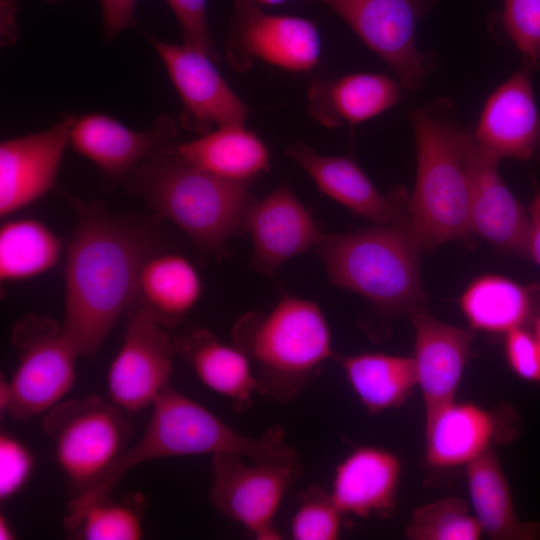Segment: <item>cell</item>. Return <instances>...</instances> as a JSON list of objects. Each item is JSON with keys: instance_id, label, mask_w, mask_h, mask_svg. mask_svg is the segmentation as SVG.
<instances>
[{"instance_id": "7bdbcfd3", "label": "cell", "mask_w": 540, "mask_h": 540, "mask_svg": "<svg viewBox=\"0 0 540 540\" xmlns=\"http://www.w3.org/2000/svg\"><path fill=\"white\" fill-rule=\"evenodd\" d=\"M260 5H266V6H276L280 5L287 0H255Z\"/></svg>"}, {"instance_id": "44dd1931", "label": "cell", "mask_w": 540, "mask_h": 540, "mask_svg": "<svg viewBox=\"0 0 540 540\" xmlns=\"http://www.w3.org/2000/svg\"><path fill=\"white\" fill-rule=\"evenodd\" d=\"M401 462L376 446L354 448L335 468L330 496L341 513L389 518L395 511Z\"/></svg>"}, {"instance_id": "ba28073f", "label": "cell", "mask_w": 540, "mask_h": 540, "mask_svg": "<svg viewBox=\"0 0 540 540\" xmlns=\"http://www.w3.org/2000/svg\"><path fill=\"white\" fill-rule=\"evenodd\" d=\"M11 344L18 363L9 382L1 380L0 410L17 420L41 415L71 390L80 357L62 324L38 314L15 323Z\"/></svg>"}, {"instance_id": "6da1fadb", "label": "cell", "mask_w": 540, "mask_h": 540, "mask_svg": "<svg viewBox=\"0 0 540 540\" xmlns=\"http://www.w3.org/2000/svg\"><path fill=\"white\" fill-rule=\"evenodd\" d=\"M76 214L66 252L62 328L80 357L92 359L125 310L152 241L142 228L108 213L99 201L63 193Z\"/></svg>"}, {"instance_id": "9c48e42d", "label": "cell", "mask_w": 540, "mask_h": 540, "mask_svg": "<svg viewBox=\"0 0 540 540\" xmlns=\"http://www.w3.org/2000/svg\"><path fill=\"white\" fill-rule=\"evenodd\" d=\"M294 1L328 6L389 66L409 92L423 88L437 66L432 53L418 49L416 30L439 0Z\"/></svg>"}, {"instance_id": "d4e9b609", "label": "cell", "mask_w": 540, "mask_h": 540, "mask_svg": "<svg viewBox=\"0 0 540 540\" xmlns=\"http://www.w3.org/2000/svg\"><path fill=\"white\" fill-rule=\"evenodd\" d=\"M459 304L474 331L507 334L530 328L540 312V285H521L505 276L488 274L473 280Z\"/></svg>"}, {"instance_id": "8fae6325", "label": "cell", "mask_w": 540, "mask_h": 540, "mask_svg": "<svg viewBox=\"0 0 540 540\" xmlns=\"http://www.w3.org/2000/svg\"><path fill=\"white\" fill-rule=\"evenodd\" d=\"M316 24L306 18L273 15L255 0H233L225 55L233 70L248 71L254 59L281 69L305 72L320 59Z\"/></svg>"}, {"instance_id": "1f68e13d", "label": "cell", "mask_w": 540, "mask_h": 540, "mask_svg": "<svg viewBox=\"0 0 540 540\" xmlns=\"http://www.w3.org/2000/svg\"><path fill=\"white\" fill-rule=\"evenodd\" d=\"M482 533L467 504L456 497L418 507L405 528L410 540H478Z\"/></svg>"}, {"instance_id": "f35d334b", "label": "cell", "mask_w": 540, "mask_h": 540, "mask_svg": "<svg viewBox=\"0 0 540 540\" xmlns=\"http://www.w3.org/2000/svg\"><path fill=\"white\" fill-rule=\"evenodd\" d=\"M18 12L16 0H0V44L2 47L14 45L19 38Z\"/></svg>"}, {"instance_id": "9a60e30c", "label": "cell", "mask_w": 540, "mask_h": 540, "mask_svg": "<svg viewBox=\"0 0 540 540\" xmlns=\"http://www.w3.org/2000/svg\"><path fill=\"white\" fill-rule=\"evenodd\" d=\"M175 119L162 114L145 130H133L102 113L76 116L70 131L71 147L92 161L112 183L129 178L154 152L174 142Z\"/></svg>"}, {"instance_id": "d6a6232c", "label": "cell", "mask_w": 540, "mask_h": 540, "mask_svg": "<svg viewBox=\"0 0 540 540\" xmlns=\"http://www.w3.org/2000/svg\"><path fill=\"white\" fill-rule=\"evenodd\" d=\"M298 505L290 522L294 540H336L342 530L344 516L330 493L317 485L297 495Z\"/></svg>"}, {"instance_id": "ab89813d", "label": "cell", "mask_w": 540, "mask_h": 540, "mask_svg": "<svg viewBox=\"0 0 540 540\" xmlns=\"http://www.w3.org/2000/svg\"><path fill=\"white\" fill-rule=\"evenodd\" d=\"M528 213L530 218L528 255L540 266V188L537 185Z\"/></svg>"}, {"instance_id": "603a6c76", "label": "cell", "mask_w": 540, "mask_h": 540, "mask_svg": "<svg viewBox=\"0 0 540 540\" xmlns=\"http://www.w3.org/2000/svg\"><path fill=\"white\" fill-rule=\"evenodd\" d=\"M478 150L470 232L504 254L528 255L529 214L501 179L499 160Z\"/></svg>"}, {"instance_id": "ee69618b", "label": "cell", "mask_w": 540, "mask_h": 540, "mask_svg": "<svg viewBox=\"0 0 540 540\" xmlns=\"http://www.w3.org/2000/svg\"><path fill=\"white\" fill-rule=\"evenodd\" d=\"M43 1L46 2V3H48V4L54 5V4L61 3V2H63V1H65V0H43Z\"/></svg>"}, {"instance_id": "e0dca14e", "label": "cell", "mask_w": 540, "mask_h": 540, "mask_svg": "<svg viewBox=\"0 0 540 540\" xmlns=\"http://www.w3.org/2000/svg\"><path fill=\"white\" fill-rule=\"evenodd\" d=\"M530 72L522 67L493 91L473 133L478 147L499 161L540 164V113Z\"/></svg>"}, {"instance_id": "83f0119b", "label": "cell", "mask_w": 540, "mask_h": 540, "mask_svg": "<svg viewBox=\"0 0 540 540\" xmlns=\"http://www.w3.org/2000/svg\"><path fill=\"white\" fill-rule=\"evenodd\" d=\"M200 294V276L188 259L176 253L153 252L141 266L135 304L172 328L184 320Z\"/></svg>"}, {"instance_id": "74e56055", "label": "cell", "mask_w": 540, "mask_h": 540, "mask_svg": "<svg viewBox=\"0 0 540 540\" xmlns=\"http://www.w3.org/2000/svg\"><path fill=\"white\" fill-rule=\"evenodd\" d=\"M137 0H100L103 37L110 43L123 30L135 27Z\"/></svg>"}, {"instance_id": "8992f818", "label": "cell", "mask_w": 540, "mask_h": 540, "mask_svg": "<svg viewBox=\"0 0 540 540\" xmlns=\"http://www.w3.org/2000/svg\"><path fill=\"white\" fill-rule=\"evenodd\" d=\"M232 441L233 431L228 424L169 385L152 404L140 439L127 447L86 491L69 499L66 515L112 496L124 475L137 465L170 457L213 456L226 452Z\"/></svg>"}, {"instance_id": "b9f144b4", "label": "cell", "mask_w": 540, "mask_h": 540, "mask_svg": "<svg viewBox=\"0 0 540 540\" xmlns=\"http://www.w3.org/2000/svg\"><path fill=\"white\" fill-rule=\"evenodd\" d=\"M531 330H532L534 336L536 337V339L538 340V342L540 343V312L538 313V315L534 319V321L532 323V326H531Z\"/></svg>"}, {"instance_id": "e575fe53", "label": "cell", "mask_w": 540, "mask_h": 540, "mask_svg": "<svg viewBox=\"0 0 540 540\" xmlns=\"http://www.w3.org/2000/svg\"><path fill=\"white\" fill-rule=\"evenodd\" d=\"M35 466L31 450L16 437L0 434V500L6 501L29 481Z\"/></svg>"}, {"instance_id": "5b68a950", "label": "cell", "mask_w": 540, "mask_h": 540, "mask_svg": "<svg viewBox=\"0 0 540 540\" xmlns=\"http://www.w3.org/2000/svg\"><path fill=\"white\" fill-rule=\"evenodd\" d=\"M232 340L249 358L258 392L283 403L296 399L335 355L319 306L288 294L269 313L238 318Z\"/></svg>"}, {"instance_id": "4fadbf2b", "label": "cell", "mask_w": 540, "mask_h": 540, "mask_svg": "<svg viewBox=\"0 0 540 540\" xmlns=\"http://www.w3.org/2000/svg\"><path fill=\"white\" fill-rule=\"evenodd\" d=\"M162 60L182 104L180 126L206 134L222 126L245 125L252 110L233 91L203 52L142 32Z\"/></svg>"}, {"instance_id": "7402d4cb", "label": "cell", "mask_w": 540, "mask_h": 540, "mask_svg": "<svg viewBox=\"0 0 540 540\" xmlns=\"http://www.w3.org/2000/svg\"><path fill=\"white\" fill-rule=\"evenodd\" d=\"M401 99V84L382 74L315 78L307 91V111L315 122L335 128L376 117Z\"/></svg>"}, {"instance_id": "30bf717a", "label": "cell", "mask_w": 540, "mask_h": 540, "mask_svg": "<svg viewBox=\"0 0 540 540\" xmlns=\"http://www.w3.org/2000/svg\"><path fill=\"white\" fill-rule=\"evenodd\" d=\"M242 458L234 454L212 457V504L255 539H282L275 517L286 492L303 473L299 457L253 464Z\"/></svg>"}, {"instance_id": "836d02e7", "label": "cell", "mask_w": 540, "mask_h": 540, "mask_svg": "<svg viewBox=\"0 0 540 540\" xmlns=\"http://www.w3.org/2000/svg\"><path fill=\"white\" fill-rule=\"evenodd\" d=\"M497 22L519 51L523 67L540 66V0H503Z\"/></svg>"}, {"instance_id": "7a4b0ae2", "label": "cell", "mask_w": 540, "mask_h": 540, "mask_svg": "<svg viewBox=\"0 0 540 540\" xmlns=\"http://www.w3.org/2000/svg\"><path fill=\"white\" fill-rule=\"evenodd\" d=\"M409 119L417 168L406 214L422 248L431 249L470 233L479 150L449 98L431 100Z\"/></svg>"}, {"instance_id": "277c9868", "label": "cell", "mask_w": 540, "mask_h": 540, "mask_svg": "<svg viewBox=\"0 0 540 540\" xmlns=\"http://www.w3.org/2000/svg\"><path fill=\"white\" fill-rule=\"evenodd\" d=\"M316 252L332 285L364 297L381 314H408L426 300L423 249L407 214L390 224L323 233Z\"/></svg>"}, {"instance_id": "ffe728a7", "label": "cell", "mask_w": 540, "mask_h": 540, "mask_svg": "<svg viewBox=\"0 0 540 540\" xmlns=\"http://www.w3.org/2000/svg\"><path fill=\"white\" fill-rule=\"evenodd\" d=\"M330 198L375 224H390L407 211L409 196L397 187L382 194L350 158L323 155L301 141L286 150Z\"/></svg>"}, {"instance_id": "60d3db41", "label": "cell", "mask_w": 540, "mask_h": 540, "mask_svg": "<svg viewBox=\"0 0 540 540\" xmlns=\"http://www.w3.org/2000/svg\"><path fill=\"white\" fill-rule=\"evenodd\" d=\"M15 538V532L12 528L11 523L8 521L6 516L1 514L0 516V539L1 540H11Z\"/></svg>"}, {"instance_id": "f1b7e54d", "label": "cell", "mask_w": 540, "mask_h": 540, "mask_svg": "<svg viewBox=\"0 0 540 540\" xmlns=\"http://www.w3.org/2000/svg\"><path fill=\"white\" fill-rule=\"evenodd\" d=\"M333 359L343 369L361 404L373 415L400 407L417 386L412 356L335 353Z\"/></svg>"}, {"instance_id": "52a82bcc", "label": "cell", "mask_w": 540, "mask_h": 540, "mask_svg": "<svg viewBox=\"0 0 540 540\" xmlns=\"http://www.w3.org/2000/svg\"><path fill=\"white\" fill-rule=\"evenodd\" d=\"M41 426L70 498L86 491L127 448L130 434L124 411L90 395L62 400L43 414Z\"/></svg>"}, {"instance_id": "5bb4252c", "label": "cell", "mask_w": 540, "mask_h": 540, "mask_svg": "<svg viewBox=\"0 0 540 540\" xmlns=\"http://www.w3.org/2000/svg\"><path fill=\"white\" fill-rule=\"evenodd\" d=\"M520 427L510 406L486 409L453 400L425 422V462L435 469L466 466L489 447L510 443Z\"/></svg>"}, {"instance_id": "8d00e7d4", "label": "cell", "mask_w": 540, "mask_h": 540, "mask_svg": "<svg viewBox=\"0 0 540 540\" xmlns=\"http://www.w3.org/2000/svg\"><path fill=\"white\" fill-rule=\"evenodd\" d=\"M505 357L510 369L521 379L540 386V343L530 328L504 335Z\"/></svg>"}, {"instance_id": "484cf974", "label": "cell", "mask_w": 540, "mask_h": 540, "mask_svg": "<svg viewBox=\"0 0 540 540\" xmlns=\"http://www.w3.org/2000/svg\"><path fill=\"white\" fill-rule=\"evenodd\" d=\"M468 492L482 531L495 540L540 539V523L516 514L508 480L494 446L466 465Z\"/></svg>"}, {"instance_id": "4316f807", "label": "cell", "mask_w": 540, "mask_h": 540, "mask_svg": "<svg viewBox=\"0 0 540 540\" xmlns=\"http://www.w3.org/2000/svg\"><path fill=\"white\" fill-rule=\"evenodd\" d=\"M176 149L193 166L232 181L253 183L270 169L267 146L245 125L215 128L193 141L176 144Z\"/></svg>"}, {"instance_id": "f546056e", "label": "cell", "mask_w": 540, "mask_h": 540, "mask_svg": "<svg viewBox=\"0 0 540 540\" xmlns=\"http://www.w3.org/2000/svg\"><path fill=\"white\" fill-rule=\"evenodd\" d=\"M62 243L44 223L31 218L10 220L0 228V280L40 275L59 260Z\"/></svg>"}, {"instance_id": "7c38bea8", "label": "cell", "mask_w": 540, "mask_h": 540, "mask_svg": "<svg viewBox=\"0 0 540 540\" xmlns=\"http://www.w3.org/2000/svg\"><path fill=\"white\" fill-rule=\"evenodd\" d=\"M167 329L135 304L107 375L109 400L124 412L151 407L171 385L176 350Z\"/></svg>"}, {"instance_id": "4dcf8cb0", "label": "cell", "mask_w": 540, "mask_h": 540, "mask_svg": "<svg viewBox=\"0 0 540 540\" xmlns=\"http://www.w3.org/2000/svg\"><path fill=\"white\" fill-rule=\"evenodd\" d=\"M145 498L141 493L121 499H100L76 514L66 515L67 536L76 540H139L144 535Z\"/></svg>"}, {"instance_id": "3957f363", "label": "cell", "mask_w": 540, "mask_h": 540, "mask_svg": "<svg viewBox=\"0 0 540 540\" xmlns=\"http://www.w3.org/2000/svg\"><path fill=\"white\" fill-rule=\"evenodd\" d=\"M130 188L201 249L223 258L227 243L244 232L252 182L224 179L188 163L173 142L154 152L131 174Z\"/></svg>"}, {"instance_id": "d590c367", "label": "cell", "mask_w": 540, "mask_h": 540, "mask_svg": "<svg viewBox=\"0 0 540 540\" xmlns=\"http://www.w3.org/2000/svg\"><path fill=\"white\" fill-rule=\"evenodd\" d=\"M165 1L179 22L183 44L203 52L214 62L220 60L208 25L207 0Z\"/></svg>"}, {"instance_id": "2e32d148", "label": "cell", "mask_w": 540, "mask_h": 540, "mask_svg": "<svg viewBox=\"0 0 540 540\" xmlns=\"http://www.w3.org/2000/svg\"><path fill=\"white\" fill-rule=\"evenodd\" d=\"M75 117L66 113L46 130L1 142V217L26 207L55 188Z\"/></svg>"}, {"instance_id": "ac0fdd59", "label": "cell", "mask_w": 540, "mask_h": 540, "mask_svg": "<svg viewBox=\"0 0 540 540\" xmlns=\"http://www.w3.org/2000/svg\"><path fill=\"white\" fill-rule=\"evenodd\" d=\"M253 242L251 267L267 276L289 259L316 248L324 232L286 185H280L261 201L253 200L244 232Z\"/></svg>"}, {"instance_id": "cb8c5ba5", "label": "cell", "mask_w": 540, "mask_h": 540, "mask_svg": "<svg viewBox=\"0 0 540 540\" xmlns=\"http://www.w3.org/2000/svg\"><path fill=\"white\" fill-rule=\"evenodd\" d=\"M176 354L193 369L200 381L243 412L258 392L249 358L237 346L226 345L205 328H190L174 338Z\"/></svg>"}, {"instance_id": "d6986e66", "label": "cell", "mask_w": 540, "mask_h": 540, "mask_svg": "<svg viewBox=\"0 0 540 540\" xmlns=\"http://www.w3.org/2000/svg\"><path fill=\"white\" fill-rule=\"evenodd\" d=\"M414 328L412 355L417 386L425 406V422L455 399L470 358L475 331L443 323L418 307L407 314Z\"/></svg>"}]
</instances>
